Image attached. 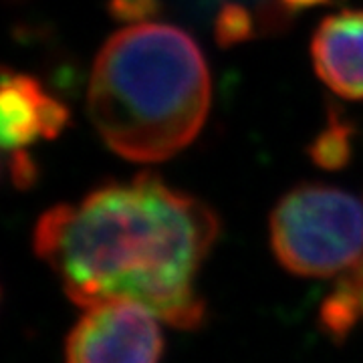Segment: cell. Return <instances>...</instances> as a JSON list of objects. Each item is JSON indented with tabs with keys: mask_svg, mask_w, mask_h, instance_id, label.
<instances>
[{
	"mask_svg": "<svg viewBox=\"0 0 363 363\" xmlns=\"http://www.w3.org/2000/svg\"><path fill=\"white\" fill-rule=\"evenodd\" d=\"M216 236L218 218L204 202L140 174L49 208L33 242L81 307L128 298L172 327L196 329L206 313L196 279Z\"/></svg>",
	"mask_w": 363,
	"mask_h": 363,
	"instance_id": "6da1fadb",
	"label": "cell"
},
{
	"mask_svg": "<svg viewBox=\"0 0 363 363\" xmlns=\"http://www.w3.org/2000/svg\"><path fill=\"white\" fill-rule=\"evenodd\" d=\"M210 73L196 40L166 23H135L105 40L91 69L87 111L109 150L164 162L200 133Z\"/></svg>",
	"mask_w": 363,
	"mask_h": 363,
	"instance_id": "7a4b0ae2",
	"label": "cell"
},
{
	"mask_svg": "<svg viewBox=\"0 0 363 363\" xmlns=\"http://www.w3.org/2000/svg\"><path fill=\"white\" fill-rule=\"evenodd\" d=\"M271 245L298 277L347 272L363 259L362 204L333 186H297L272 210Z\"/></svg>",
	"mask_w": 363,
	"mask_h": 363,
	"instance_id": "3957f363",
	"label": "cell"
},
{
	"mask_svg": "<svg viewBox=\"0 0 363 363\" xmlns=\"http://www.w3.org/2000/svg\"><path fill=\"white\" fill-rule=\"evenodd\" d=\"M160 317L142 303L119 298L85 307L65 341V363H160Z\"/></svg>",
	"mask_w": 363,
	"mask_h": 363,
	"instance_id": "277c9868",
	"label": "cell"
},
{
	"mask_svg": "<svg viewBox=\"0 0 363 363\" xmlns=\"http://www.w3.org/2000/svg\"><path fill=\"white\" fill-rule=\"evenodd\" d=\"M0 138L9 152H18L39 138H55L65 130L69 111L59 99L45 93L28 75L2 73Z\"/></svg>",
	"mask_w": 363,
	"mask_h": 363,
	"instance_id": "5b68a950",
	"label": "cell"
},
{
	"mask_svg": "<svg viewBox=\"0 0 363 363\" xmlns=\"http://www.w3.org/2000/svg\"><path fill=\"white\" fill-rule=\"evenodd\" d=\"M313 65L329 89L363 99V11H341L321 21L311 43Z\"/></svg>",
	"mask_w": 363,
	"mask_h": 363,
	"instance_id": "8992f818",
	"label": "cell"
},
{
	"mask_svg": "<svg viewBox=\"0 0 363 363\" xmlns=\"http://www.w3.org/2000/svg\"><path fill=\"white\" fill-rule=\"evenodd\" d=\"M319 321L335 341H343L357 323H363V259L345 272L321 305Z\"/></svg>",
	"mask_w": 363,
	"mask_h": 363,
	"instance_id": "52a82bcc",
	"label": "cell"
},
{
	"mask_svg": "<svg viewBox=\"0 0 363 363\" xmlns=\"http://www.w3.org/2000/svg\"><path fill=\"white\" fill-rule=\"evenodd\" d=\"M350 135V125H345L337 117H331L329 125L317 135V140L309 147L313 162L325 169L343 168L351 156Z\"/></svg>",
	"mask_w": 363,
	"mask_h": 363,
	"instance_id": "ba28073f",
	"label": "cell"
},
{
	"mask_svg": "<svg viewBox=\"0 0 363 363\" xmlns=\"http://www.w3.org/2000/svg\"><path fill=\"white\" fill-rule=\"evenodd\" d=\"M252 33V18L238 4H226L216 18V40L222 47H230L247 40Z\"/></svg>",
	"mask_w": 363,
	"mask_h": 363,
	"instance_id": "9c48e42d",
	"label": "cell"
},
{
	"mask_svg": "<svg viewBox=\"0 0 363 363\" xmlns=\"http://www.w3.org/2000/svg\"><path fill=\"white\" fill-rule=\"evenodd\" d=\"M157 0H109V11L119 21H142L157 13Z\"/></svg>",
	"mask_w": 363,
	"mask_h": 363,
	"instance_id": "30bf717a",
	"label": "cell"
},
{
	"mask_svg": "<svg viewBox=\"0 0 363 363\" xmlns=\"http://www.w3.org/2000/svg\"><path fill=\"white\" fill-rule=\"evenodd\" d=\"M13 162H11V169H13V178L16 186L25 188L30 182L35 180V168H33V162L30 157L26 156L23 150L13 152Z\"/></svg>",
	"mask_w": 363,
	"mask_h": 363,
	"instance_id": "8fae6325",
	"label": "cell"
},
{
	"mask_svg": "<svg viewBox=\"0 0 363 363\" xmlns=\"http://www.w3.org/2000/svg\"><path fill=\"white\" fill-rule=\"evenodd\" d=\"M283 2L291 9H307V6H315V4H323L327 0H283Z\"/></svg>",
	"mask_w": 363,
	"mask_h": 363,
	"instance_id": "7c38bea8",
	"label": "cell"
}]
</instances>
